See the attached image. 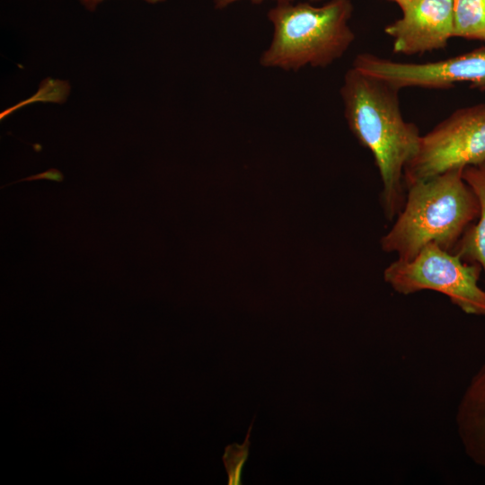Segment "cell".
I'll return each mask as SVG.
<instances>
[{"label": "cell", "mask_w": 485, "mask_h": 485, "mask_svg": "<svg viewBox=\"0 0 485 485\" xmlns=\"http://www.w3.org/2000/svg\"><path fill=\"white\" fill-rule=\"evenodd\" d=\"M400 89L390 83L349 68L340 87L348 127L375 160L382 181L381 203L391 221L402 207L406 193L404 169L417 154L421 135L404 119Z\"/></svg>", "instance_id": "1"}, {"label": "cell", "mask_w": 485, "mask_h": 485, "mask_svg": "<svg viewBox=\"0 0 485 485\" xmlns=\"http://www.w3.org/2000/svg\"><path fill=\"white\" fill-rule=\"evenodd\" d=\"M463 172L450 169L408 186L393 225L380 240L382 251L403 261L432 242L452 251L480 215L479 199Z\"/></svg>", "instance_id": "2"}, {"label": "cell", "mask_w": 485, "mask_h": 485, "mask_svg": "<svg viewBox=\"0 0 485 485\" xmlns=\"http://www.w3.org/2000/svg\"><path fill=\"white\" fill-rule=\"evenodd\" d=\"M352 13L351 0H330L321 6L309 2H278L268 12L273 37L261 53L260 64L285 71L327 67L355 40L348 24Z\"/></svg>", "instance_id": "3"}, {"label": "cell", "mask_w": 485, "mask_h": 485, "mask_svg": "<svg viewBox=\"0 0 485 485\" xmlns=\"http://www.w3.org/2000/svg\"><path fill=\"white\" fill-rule=\"evenodd\" d=\"M482 269L436 243L425 245L410 260H397L384 270V280L398 294L423 290L438 292L464 313L485 317V288L479 278Z\"/></svg>", "instance_id": "4"}, {"label": "cell", "mask_w": 485, "mask_h": 485, "mask_svg": "<svg viewBox=\"0 0 485 485\" xmlns=\"http://www.w3.org/2000/svg\"><path fill=\"white\" fill-rule=\"evenodd\" d=\"M485 162V103L456 110L421 136L419 150L404 169L408 186L447 170Z\"/></svg>", "instance_id": "5"}, {"label": "cell", "mask_w": 485, "mask_h": 485, "mask_svg": "<svg viewBox=\"0 0 485 485\" xmlns=\"http://www.w3.org/2000/svg\"><path fill=\"white\" fill-rule=\"evenodd\" d=\"M353 67L381 78L398 89L420 87L445 90L466 83L485 91V46L446 59L404 63L370 53L357 54Z\"/></svg>", "instance_id": "6"}, {"label": "cell", "mask_w": 485, "mask_h": 485, "mask_svg": "<svg viewBox=\"0 0 485 485\" xmlns=\"http://www.w3.org/2000/svg\"><path fill=\"white\" fill-rule=\"evenodd\" d=\"M401 15L384 28L393 52L405 56L445 48L454 38L453 0H401Z\"/></svg>", "instance_id": "7"}, {"label": "cell", "mask_w": 485, "mask_h": 485, "mask_svg": "<svg viewBox=\"0 0 485 485\" xmlns=\"http://www.w3.org/2000/svg\"><path fill=\"white\" fill-rule=\"evenodd\" d=\"M455 425L465 454L485 468V363L472 377L459 401Z\"/></svg>", "instance_id": "8"}, {"label": "cell", "mask_w": 485, "mask_h": 485, "mask_svg": "<svg viewBox=\"0 0 485 485\" xmlns=\"http://www.w3.org/2000/svg\"><path fill=\"white\" fill-rule=\"evenodd\" d=\"M463 177L477 195L480 215L463 234L452 252L466 262L478 263L485 276V162L464 167Z\"/></svg>", "instance_id": "9"}, {"label": "cell", "mask_w": 485, "mask_h": 485, "mask_svg": "<svg viewBox=\"0 0 485 485\" xmlns=\"http://www.w3.org/2000/svg\"><path fill=\"white\" fill-rule=\"evenodd\" d=\"M454 38L485 42V0H453Z\"/></svg>", "instance_id": "10"}, {"label": "cell", "mask_w": 485, "mask_h": 485, "mask_svg": "<svg viewBox=\"0 0 485 485\" xmlns=\"http://www.w3.org/2000/svg\"><path fill=\"white\" fill-rule=\"evenodd\" d=\"M253 421L254 419L249 427L242 444L233 443L225 447L222 460L227 473L228 485H240L242 483V473L243 466L249 457L251 445L250 436Z\"/></svg>", "instance_id": "11"}, {"label": "cell", "mask_w": 485, "mask_h": 485, "mask_svg": "<svg viewBox=\"0 0 485 485\" xmlns=\"http://www.w3.org/2000/svg\"><path fill=\"white\" fill-rule=\"evenodd\" d=\"M39 180H47V181H52L56 182H61L64 181V175L63 173L58 171L57 169H49L48 171H45L43 172L28 176L24 179H21L19 181H13L12 183L7 184L6 186L13 185L14 183H18L21 181H39Z\"/></svg>", "instance_id": "12"}, {"label": "cell", "mask_w": 485, "mask_h": 485, "mask_svg": "<svg viewBox=\"0 0 485 485\" xmlns=\"http://www.w3.org/2000/svg\"><path fill=\"white\" fill-rule=\"evenodd\" d=\"M238 1H240V0H214V4H215V8L221 10V9H224V8L229 6L230 4H232L234 3H236ZM250 1H251L254 4H260L264 0H250ZM279 1H295V0H277V2H279ZM308 1H310V2H321V1H323V0H308Z\"/></svg>", "instance_id": "13"}, {"label": "cell", "mask_w": 485, "mask_h": 485, "mask_svg": "<svg viewBox=\"0 0 485 485\" xmlns=\"http://www.w3.org/2000/svg\"><path fill=\"white\" fill-rule=\"evenodd\" d=\"M104 0H79V2L88 10V11H94L97 6L103 2ZM145 2H147L149 4H158L163 3L165 0H143Z\"/></svg>", "instance_id": "14"}, {"label": "cell", "mask_w": 485, "mask_h": 485, "mask_svg": "<svg viewBox=\"0 0 485 485\" xmlns=\"http://www.w3.org/2000/svg\"><path fill=\"white\" fill-rule=\"evenodd\" d=\"M385 1L393 2V3L397 4L401 0H385Z\"/></svg>", "instance_id": "15"}]
</instances>
